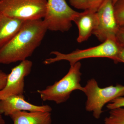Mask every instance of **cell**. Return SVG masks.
Returning a JSON list of instances; mask_svg holds the SVG:
<instances>
[{
	"mask_svg": "<svg viewBox=\"0 0 124 124\" xmlns=\"http://www.w3.org/2000/svg\"><path fill=\"white\" fill-rule=\"evenodd\" d=\"M51 107L48 105L38 106L26 101L23 95H12L0 100V113L6 116L11 115L19 111L51 112Z\"/></svg>",
	"mask_w": 124,
	"mask_h": 124,
	"instance_id": "obj_9",
	"label": "cell"
},
{
	"mask_svg": "<svg viewBox=\"0 0 124 124\" xmlns=\"http://www.w3.org/2000/svg\"><path fill=\"white\" fill-rule=\"evenodd\" d=\"M104 124H124V108L110 110L104 119Z\"/></svg>",
	"mask_w": 124,
	"mask_h": 124,
	"instance_id": "obj_13",
	"label": "cell"
},
{
	"mask_svg": "<svg viewBox=\"0 0 124 124\" xmlns=\"http://www.w3.org/2000/svg\"><path fill=\"white\" fill-rule=\"evenodd\" d=\"M8 74L0 70V90L4 88L6 84Z\"/></svg>",
	"mask_w": 124,
	"mask_h": 124,
	"instance_id": "obj_19",
	"label": "cell"
},
{
	"mask_svg": "<svg viewBox=\"0 0 124 124\" xmlns=\"http://www.w3.org/2000/svg\"><path fill=\"white\" fill-rule=\"evenodd\" d=\"M5 124V121L2 117V114L0 113V124Z\"/></svg>",
	"mask_w": 124,
	"mask_h": 124,
	"instance_id": "obj_21",
	"label": "cell"
},
{
	"mask_svg": "<svg viewBox=\"0 0 124 124\" xmlns=\"http://www.w3.org/2000/svg\"><path fill=\"white\" fill-rule=\"evenodd\" d=\"M9 116L13 124H52L51 113L48 112L19 111Z\"/></svg>",
	"mask_w": 124,
	"mask_h": 124,
	"instance_id": "obj_11",
	"label": "cell"
},
{
	"mask_svg": "<svg viewBox=\"0 0 124 124\" xmlns=\"http://www.w3.org/2000/svg\"><path fill=\"white\" fill-rule=\"evenodd\" d=\"M119 46V53L115 63L123 62L124 63V47L120 46Z\"/></svg>",
	"mask_w": 124,
	"mask_h": 124,
	"instance_id": "obj_20",
	"label": "cell"
},
{
	"mask_svg": "<svg viewBox=\"0 0 124 124\" xmlns=\"http://www.w3.org/2000/svg\"><path fill=\"white\" fill-rule=\"evenodd\" d=\"M98 23L93 32L100 42L116 39L119 28L114 11L113 0H104L96 12Z\"/></svg>",
	"mask_w": 124,
	"mask_h": 124,
	"instance_id": "obj_7",
	"label": "cell"
},
{
	"mask_svg": "<svg viewBox=\"0 0 124 124\" xmlns=\"http://www.w3.org/2000/svg\"><path fill=\"white\" fill-rule=\"evenodd\" d=\"M116 38L119 45L124 47V26L119 27Z\"/></svg>",
	"mask_w": 124,
	"mask_h": 124,
	"instance_id": "obj_18",
	"label": "cell"
},
{
	"mask_svg": "<svg viewBox=\"0 0 124 124\" xmlns=\"http://www.w3.org/2000/svg\"><path fill=\"white\" fill-rule=\"evenodd\" d=\"M116 19L119 26H124V0H118L114 5Z\"/></svg>",
	"mask_w": 124,
	"mask_h": 124,
	"instance_id": "obj_14",
	"label": "cell"
},
{
	"mask_svg": "<svg viewBox=\"0 0 124 124\" xmlns=\"http://www.w3.org/2000/svg\"><path fill=\"white\" fill-rule=\"evenodd\" d=\"M81 64L77 62L70 66L68 72L62 79L44 89L37 92L43 101H53L59 104L66 101L72 93L75 90L83 91L84 87L80 84Z\"/></svg>",
	"mask_w": 124,
	"mask_h": 124,
	"instance_id": "obj_2",
	"label": "cell"
},
{
	"mask_svg": "<svg viewBox=\"0 0 124 124\" xmlns=\"http://www.w3.org/2000/svg\"><path fill=\"white\" fill-rule=\"evenodd\" d=\"M78 28L79 34L77 42L81 43L87 40L93 34L98 23L96 12L88 9L79 13L73 19Z\"/></svg>",
	"mask_w": 124,
	"mask_h": 124,
	"instance_id": "obj_10",
	"label": "cell"
},
{
	"mask_svg": "<svg viewBox=\"0 0 124 124\" xmlns=\"http://www.w3.org/2000/svg\"><path fill=\"white\" fill-rule=\"evenodd\" d=\"M47 31L43 19L25 21L15 35L0 48V64L27 59L39 46Z\"/></svg>",
	"mask_w": 124,
	"mask_h": 124,
	"instance_id": "obj_1",
	"label": "cell"
},
{
	"mask_svg": "<svg viewBox=\"0 0 124 124\" xmlns=\"http://www.w3.org/2000/svg\"><path fill=\"white\" fill-rule=\"evenodd\" d=\"M25 21L9 17L0 12V48L15 35Z\"/></svg>",
	"mask_w": 124,
	"mask_h": 124,
	"instance_id": "obj_12",
	"label": "cell"
},
{
	"mask_svg": "<svg viewBox=\"0 0 124 124\" xmlns=\"http://www.w3.org/2000/svg\"><path fill=\"white\" fill-rule=\"evenodd\" d=\"M118 0H113V5H114L115 4L116 2V1H118Z\"/></svg>",
	"mask_w": 124,
	"mask_h": 124,
	"instance_id": "obj_22",
	"label": "cell"
},
{
	"mask_svg": "<svg viewBox=\"0 0 124 124\" xmlns=\"http://www.w3.org/2000/svg\"><path fill=\"white\" fill-rule=\"evenodd\" d=\"M82 92L87 97L86 110L92 112L93 116L98 119L100 118L106 104L116 98L124 96V85L118 84L101 88L97 81L93 78L87 81Z\"/></svg>",
	"mask_w": 124,
	"mask_h": 124,
	"instance_id": "obj_4",
	"label": "cell"
},
{
	"mask_svg": "<svg viewBox=\"0 0 124 124\" xmlns=\"http://www.w3.org/2000/svg\"><path fill=\"white\" fill-rule=\"evenodd\" d=\"M119 47L116 39L108 38L97 46L85 49H77L69 54L52 51L50 54H54L55 57L46 59L44 63L48 65L62 60H66L69 62L72 66L82 59L97 58H108L116 62Z\"/></svg>",
	"mask_w": 124,
	"mask_h": 124,
	"instance_id": "obj_3",
	"label": "cell"
},
{
	"mask_svg": "<svg viewBox=\"0 0 124 124\" xmlns=\"http://www.w3.org/2000/svg\"><path fill=\"white\" fill-rule=\"evenodd\" d=\"M104 0H88L87 8L96 12Z\"/></svg>",
	"mask_w": 124,
	"mask_h": 124,
	"instance_id": "obj_17",
	"label": "cell"
},
{
	"mask_svg": "<svg viewBox=\"0 0 124 124\" xmlns=\"http://www.w3.org/2000/svg\"><path fill=\"white\" fill-rule=\"evenodd\" d=\"M107 108L109 110H113L116 108H124V96L116 98L108 103Z\"/></svg>",
	"mask_w": 124,
	"mask_h": 124,
	"instance_id": "obj_15",
	"label": "cell"
},
{
	"mask_svg": "<svg viewBox=\"0 0 124 124\" xmlns=\"http://www.w3.org/2000/svg\"><path fill=\"white\" fill-rule=\"evenodd\" d=\"M32 65L31 61L26 59L11 69L7 75L6 84L0 90V100L12 95H23L24 78L31 73Z\"/></svg>",
	"mask_w": 124,
	"mask_h": 124,
	"instance_id": "obj_8",
	"label": "cell"
},
{
	"mask_svg": "<svg viewBox=\"0 0 124 124\" xmlns=\"http://www.w3.org/2000/svg\"><path fill=\"white\" fill-rule=\"evenodd\" d=\"M79 12L68 5L66 0H47L44 22L48 30L64 32L70 30Z\"/></svg>",
	"mask_w": 124,
	"mask_h": 124,
	"instance_id": "obj_6",
	"label": "cell"
},
{
	"mask_svg": "<svg viewBox=\"0 0 124 124\" xmlns=\"http://www.w3.org/2000/svg\"><path fill=\"white\" fill-rule=\"evenodd\" d=\"M47 0H0V12L11 17L24 20L42 19Z\"/></svg>",
	"mask_w": 124,
	"mask_h": 124,
	"instance_id": "obj_5",
	"label": "cell"
},
{
	"mask_svg": "<svg viewBox=\"0 0 124 124\" xmlns=\"http://www.w3.org/2000/svg\"><path fill=\"white\" fill-rule=\"evenodd\" d=\"M88 0H69L70 4L76 8L85 10L87 8Z\"/></svg>",
	"mask_w": 124,
	"mask_h": 124,
	"instance_id": "obj_16",
	"label": "cell"
}]
</instances>
